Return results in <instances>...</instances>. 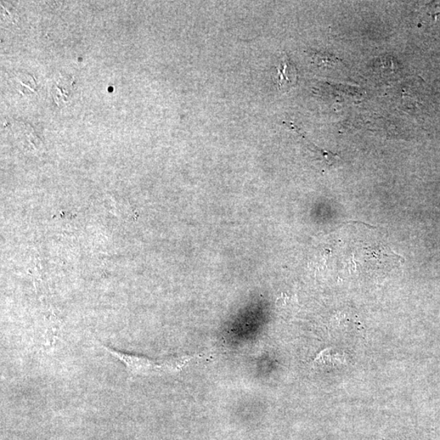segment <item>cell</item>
Here are the masks:
<instances>
[{
	"label": "cell",
	"mask_w": 440,
	"mask_h": 440,
	"mask_svg": "<svg viewBox=\"0 0 440 440\" xmlns=\"http://www.w3.org/2000/svg\"><path fill=\"white\" fill-rule=\"evenodd\" d=\"M100 345L107 352L110 353L112 357L120 360V362L125 365L130 379L153 375L163 372L162 364H157L149 358L140 357V355L124 353L117 351V350L107 347L104 344L100 343Z\"/></svg>",
	"instance_id": "obj_1"
},
{
	"label": "cell",
	"mask_w": 440,
	"mask_h": 440,
	"mask_svg": "<svg viewBox=\"0 0 440 440\" xmlns=\"http://www.w3.org/2000/svg\"><path fill=\"white\" fill-rule=\"evenodd\" d=\"M73 80L70 77L61 76L53 87V97L56 103H68L73 91Z\"/></svg>",
	"instance_id": "obj_3"
},
{
	"label": "cell",
	"mask_w": 440,
	"mask_h": 440,
	"mask_svg": "<svg viewBox=\"0 0 440 440\" xmlns=\"http://www.w3.org/2000/svg\"><path fill=\"white\" fill-rule=\"evenodd\" d=\"M13 82L18 91L21 93H35L37 88L36 80L29 75H15L13 78Z\"/></svg>",
	"instance_id": "obj_4"
},
{
	"label": "cell",
	"mask_w": 440,
	"mask_h": 440,
	"mask_svg": "<svg viewBox=\"0 0 440 440\" xmlns=\"http://www.w3.org/2000/svg\"><path fill=\"white\" fill-rule=\"evenodd\" d=\"M298 80L296 67L286 53L281 56V64L278 68V85L282 92H287L295 85Z\"/></svg>",
	"instance_id": "obj_2"
},
{
	"label": "cell",
	"mask_w": 440,
	"mask_h": 440,
	"mask_svg": "<svg viewBox=\"0 0 440 440\" xmlns=\"http://www.w3.org/2000/svg\"><path fill=\"white\" fill-rule=\"evenodd\" d=\"M313 63L317 64L318 66H325L327 64L337 63V59L329 54H323L320 53H314L313 55Z\"/></svg>",
	"instance_id": "obj_5"
}]
</instances>
